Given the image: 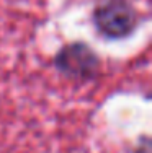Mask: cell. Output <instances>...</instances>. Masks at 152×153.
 <instances>
[{"label": "cell", "instance_id": "6da1fadb", "mask_svg": "<svg viewBox=\"0 0 152 153\" xmlns=\"http://www.w3.org/2000/svg\"><path fill=\"white\" fill-rule=\"evenodd\" d=\"M93 23L101 36L121 39L137 26V12L129 0H101L93 12Z\"/></svg>", "mask_w": 152, "mask_h": 153}, {"label": "cell", "instance_id": "7a4b0ae2", "mask_svg": "<svg viewBox=\"0 0 152 153\" xmlns=\"http://www.w3.org/2000/svg\"><path fill=\"white\" fill-rule=\"evenodd\" d=\"M56 67L66 76L75 80H88L98 75L100 59L84 42L66 46L56 56Z\"/></svg>", "mask_w": 152, "mask_h": 153}]
</instances>
